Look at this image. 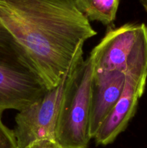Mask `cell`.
I'll use <instances>...</instances> for the list:
<instances>
[{"label": "cell", "mask_w": 147, "mask_h": 148, "mask_svg": "<svg viewBox=\"0 0 147 148\" xmlns=\"http://www.w3.org/2000/svg\"><path fill=\"white\" fill-rule=\"evenodd\" d=\"M0 24L48 90L57 86L97 35L74 0H0Z\"/></svg>", "instance_id": "cell-1"}, {"label": "cell", "mask_w": 147, "mask_h": 148, "mask_svg": "<svg viewBox=\"0 0 147 148\" xmlns=\"http://www.w3.org/2000/svg\"><path fill=\"white\" fill-rule=\"evenodd\" d=\"M91 54L74 63L63 91L55 140L64 148H87L89 132L91 86L95 73Z\"/></svg>", "instance_id": "cell-2"}, {"label": "cell", "mask_w": 147, "mask_h": 148, "mask_svg": "<svg viewBox=\"0 0 147 148\" xmlns=\"http://www.w3.org/2000/svg\"><path fill=\"white\" fill-rule=\"evenodd\" d=\"M47 90L20 46L0 24V115L7 110L21 111Z\"/></svg>", "instance_id": "cell-3"}, {"label": "cell", "mask_w": 147, "mask_h": 148, "mask_svg": "<svg viewBox=\"0 0 147 148\" xmlns=\"http://www.w3.org/2000/svg\"><path fill=\"white\" fill-rule=\"evenodd\" d=\"M89 54L96 71H147V25L127 23L110 27Z\"/></svg>", "instance_id": "cell-4"}, {"label": "cell", "mask_w": 147, "mask_h": 148, "mask_svg": "<svg viewBox=\"0 0 147 148\" xmlns=\"http://www.w3.org/2000/svg\"><path fill=\"white\" fill-rule=\"evenodd\" d=\"M71 69L57 86L48 90L41 98L18 111L13 130L18 148H25L40 140H55L61 103Z\"/></svg>", "instance_id": "cell-5"}, {"label": "cell", "mask_w": 147, "mask_h": 148, "mask_svg": "<svg viewBox=\"0 0 147 148\" xmlns=\"http://www.w3.org/2000/svg\"><path fill=\"white\" fill-rule=\"evenodd\" d=\"M120 97L93 137L97 145L112 143L126 129L136 111L138 103L144 94L147 72H127Z\"/></svg>", "instance_id": "cell-6"}, {"label": "cell", "mask_w": 147, "mask_h": 148, "mask_svg": "<svg viewBox=\"0 0 147 148\" xmlns=\"http://www.w3.org/2000/svg\"><path fill=\"white\" fill-rule=\"evenodd\" d=\"M125 75L120 71H96L91 86L89 132L92 138L99 130L123 90Z\"/></svg>", "instance_id": "cell-7"}, {"label": "cell", "mask_w": 147, "mask_h": 148, "mask_svg": "<svg viewBox=\"0 0 147 148\" xmlns=\"http://www.w3.org/2000/svg\"><path fill=\"white\" fill-rule=\"evenodd\" d=\"M75 4L89 21L112 24L116 18L120 0H74Z\"/></svg>", "instance_id": "cell-8"}, {"label": "cell", "mask_w": 147, "mask_h": 148, "mask_svg": "<svg viewBox=\"0 0 147 148\" xmlns=\"http://www.w3.org/2000/svg\"><path fill=\"white\" fill-rule=\"evenodd\" d=\"M1 116L0 115V148H18L14 132L3 123Z\"/></svg>", "instance_id": "cell-9"}, {"label": "cell", "mask_w": 147, "mask_h": 148, "mask_svg": "<svg viewBox=\"0 0 147 148\" xmlns=\"http://www.w3.org/2000/svg\"><path fill=\"white\" fill-rule=\"evenodd\" d=\"M25 148H64L56 140L44 139L31 143Z\"/></svg>", "instance_id": "cell-10"}, {"label": "cell", "mask_w": 147, "mask_h": 148, "mask_svg": "<svg viewBox=\"0 0 147 148\" xmlns=\"http://www.w3.org/2000/svg\"><path fill=\"white\" fill-rule=\"evenodd\" d=\"M139 1L147 12V0H139Z\"/></svg>", "instance_id": "cell-11"}]
</instances>
